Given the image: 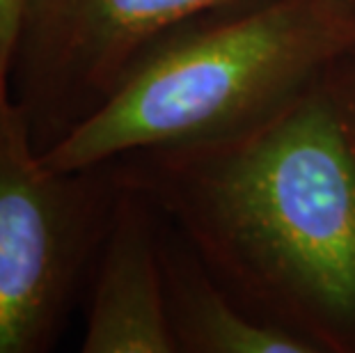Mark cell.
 I'll list each match as a JSON object with an SVG mask.
<instances>
[{
  "label": "cell",
  "mask_w": 355,
  "mask_h": 353,
  "mask_svg": "<svg viewBox=\"0 0 355 353\" xmlns=\"http://www.w3.org/2000/svg\"><path fill=\"white\" fill-rule=\"evenodd\" d=\"M115 161L58 170L0 101V353H46L85 294L119 195Z\"/></svg>",
  "instance_id": "cell-3"
},
{
  "label": "cell",
  "mask_w": 355,
  "mask_h": 353,
  "mask_svg": "<svg viewBox=\"0 0 355 353\" xmlns=\"http://www.w3.org/2000/svg\"><path fill=\"white\" fill-rule=\"evenodd\" d=\"M161 259L177 353H316L300 335L232 294L165 218Z\"/></svg>",
  "instance_id": "cell-6"
},
{
  "label": "cell",
  "mask_w": 355,
  "mask_h": 353,
  "mask_svg": "<svg viewBox=\"0 0 355 353\" xmlns=\"http://www.w3.org/2000/svg\"><path fill=\"white\" fill-rule=\"evenodd\" d=\"M355 53L351 0H266L172 33L42 159L83 170L239 131Z\"/></svg>",
  "instance_id": "cell-2"
},
{
  "label": "cell",
  "mask_w": 355,
  "mask_h": 353,
  "mask_svg": "<svg viewBox=\"0 0 355 353\" xmlns=\"http://www.w3.org/2000/svg\"><path fill=\"white\" fill-rule=\"evenodd\" d=\"M351 3H353V5H355V0H351Z\"/></svg>",
  "instance_id": "cell-8"
},
{
  "label": "cell",
  "mask_w": 355,
  "mask_h": 353,
  "mask_svg": "<svg viewBox=\"0 0 355 353\" xmlns=\"http://www.w3.org/2000/svg\"><path fill=\"white\" fill-rule=\"evenodd\" d=\"M28 0H0V101L12 99V64Z\"/></svg>",
  "instance_id": "cell-7"
},
{
  "label": "cell",
  "mask_w": 355,
  "mask_h": 353,
  "mask_svg": "<svg viewBox=\"0 0 355 353\" xmlns=\"http://www.w3.org/2000/svg\"><path fill=\"white\" fill-rule=\"evenodd\" d=\"M266 0H28L12 101L46 154L172 33Z\"/></svg>",
  "instance_id": "cell-4"
},
{
  "label": "cell",
  "mask_w": 355,
  "mask_h": 353,
  "mask_svg": "<svg viewBox=\"0 0 355 353\" xmlns=\"http://www.w3.org/2000/svg\"><path fill=\"white\" fill-rule=\"evenodd\" d=\"M161 225L163 216L152 202L122 184L85 287L83 353H177Z\"/></svg>",
  "instance_id": "cell-5"
},
{
  "label": "cell",
  "mask_w": 355,
  "mask_h": 353,
  "mask_svg": "<svg viewBox=\"0 0 355 353\" xmlns=\"http://www.w3.org/2000/svg\"><path fill=\"white\" fill-rule=\"evenodd\" d=\"M115 165L250 310L355 353V53L243 129Z\"/></svg>",
  "instance_id": "cell-1"
}]
</instances>
